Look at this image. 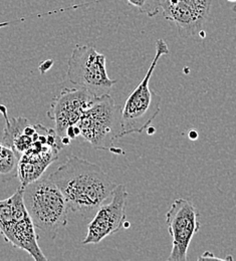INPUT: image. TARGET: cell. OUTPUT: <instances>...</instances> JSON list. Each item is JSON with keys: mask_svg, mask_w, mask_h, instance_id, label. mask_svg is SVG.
Here are the masks:
<instances>
[{"mask_svg": "<svg viewBox=\"0 0 236 261\" xmlns=\"http://www.w3.org/2000/svg\"><path fill=\"white\" fill-rule=\"evenodd\" d=\"M67 200L68 209L82 215L98 209L117 184L97 164L71 155L49 175Z\"/></svg>", "mask_w": 236, "mask_h": 261, "instance_id": "6da1fadb", "label": "cell"}, {"mask_svg": "<svg viewBox=\"0 0 236 261\" xmlns=\"http://www.w3.org/2000/svg\"><path fill=\"white\" fill-rule=\"evenodd\" d=\"M23 201L34 227L47 238L55 240L67 226L69 211L67 200L49 176L25 185Z\"/></svg>", "mask_w": 236, "mask_h": 261, "instance_id": "7a4b0ae2", "label": "cell"}, {"mask_svg": "<svg viewBox=\"0 0 236 261\" xmlns=\"http://www.w3.org/2000/svg\"><path fill=\"white\" fill-rule=\"evenodd\" d=\"M167 43L163 39L156 42V55L144 79L136 87L122 108L123 137L141 134L147 130L161 111V97L150 88V81L159 60L169 55Z\"/></svg>", "mask_w": 236, "mask_h": 261, "instance_id": "3957f363", "label": "cell"}, {"mask_svg": "<svg viewBox=\"0 0 236 261\" xmlns=\"http://www.w3.org/2000/svg\"><path fill=\"white\" fill-rule=\"evenodd\" d=\"M0 233L7 243L27 251L34 260H47L38 246L35 227L24 205L22 186L7 199L0 200Z\"/></svg>", "mask_w": 236, "mask_h": 261, "instance_id": "277c9868", "label": "cell"}, {"mask_svg": "<svg viewBox=\"0 0 236 261\" xmlns=\"http://www.w3.org/2000/svg\"><path fill=\"white\" fill-rule=\"evenodd\" d=\"M81 136L97 150H111L114 142L123 137L122 108L109 94L95 98L82 116Z\"/></svg>", "mask_w": 236, "mask_h": 261, "instance_id": "5b68a950", "label": "cell"}, {"mask_svg": "<svg viewBox=\"0 0 236 261\" xmlns=\"http://www.w3.org/2000/svg\"><path fill=\"white\" fill-rule=\"evenodd\" d=\"M68 81L96 98L109 94L117 80L109 77L104 55L91 44H76L68 62Z\"/></svg>", "mask_w": 236, "mask_h": 261, "instance_id": "8992f818", "label": "cell"}, {"mask_svg": "<svg viewBox=\"0 0 236 261\" xmlns=\"http://www.w3.org/2000/svg\"><path fill=\"white\" fill-rule=\"evenodd\" d=\"M198 211L186 198H176L166 213V224L172 238V249L167 260L186 261L193 237L200 229Z\"/></svg>", "mask_w": 236, "mask_h": 261, "instance_id": "52a82bcc", "label": "cell"}, {"mask_svg": "<svg viewBox=\"0 0 236 261\" xmlns=\"http://www.w3.org/2000/svg\"><path fill=\"white\" fill-rule=\"evenodd\" d=\"M110 203L98 208L93 220L88 225V233L83 244H98L102 239L124 228L127 220L126 207L129 194L122 184L117 185L112 193Z\"/></svg>", "mask_w": 236, "mask_h": 261, "instance_id": "ba28073f", "label": "cell"}, {"mask_svg": "<svg viewBox=\"0 0 236 261\" xmlns=\"http://www.w3.org/2000/svg\"><path fill=\"white\" fill-rule=\"evenodd\" d=\"M212 0H163V16L173 23L179 34L190 37L202 35L208 21Z\"/></svg>", "mask_w": 236, "mask_h": 261, "instance_id": "9c48e42d", "label": "cell"}, {"mask_svg": "<svg viewBox=\"0 0 236 261\" xmlns=\"http://www.w3.org/2000/svg\"><path fill=\"white\" fill-rule=\"evenodd\" d=\"M89 91L83 88L64 89L53 98L46 116L54 121L56 132L62 139L69 127L77 126L84 113L95 99Z\"/></svg>", "mask_w": 236, "mask_h": 261, "instance_id": "30bf717a", "label": "cell"}, {"mask_svg": "<svg viewBox=\"0 0 236 261\" xmlns=\"http://www.w3.org/2000/svg\"><path fill=\"white\" fill-rule=\"evenodd\" d=\"M59 151L55 147L34 141L33 146L19 157L17 177L20 180V186L24 187L39 179L49 165L59 159Z\"/></svg>", "mask_w": 236, "mask_h": 261, "instance_id": "8fae6325", "label": "cell"}, {"mask_svg": "<svg viewBox=\"0 0 236 261\" xmlns=\"http://www.w3.org/2000/svg\"><path fill=\"white\" fill-rule=\"evenodd\" d=\"M0 113L5 120L2 142L19 155L23 154L34 143V138L25 134V128L30 125L29 120L24 117L9 119L8 109L4 105H0Z\"/></svg>", "mask_w": 236, "mask_h": 261, "instance_id": "7c38bea8", "label": "cell"}, {"mask_svg": "<svg viewBox=\"0 0 236 261\" xmlns=\"http://www.w3.org/2000/svg\"><path fill=\"white\" fill-rule=\"evenodd\" d=\"M18 153L13 149L0 142V175L5 178H13L17 176Z\"/></svg>", "mask_w": 236, "mask_h": 261, "instance_id": "4fadbf2b", "label": "cell"}, {"mask_svg": "<svg viewBox=\"0 0 236 261\" xmlns=\"http://www.w3.org/2000/svg\"><path fill=\"white\" fill-rule=\"evenodd\" d=\"M129 4L136 7L141 13L149 17L156 16L161 10L163 0H127Z\"/></svg>", "mask_w": 236, "mask_h": 261, "instance_id": "5bb4252c", "label": "cell"}, {"mask_svg": "<svg viewBox=\"0 0 236 261\" xmlns=\"http://www.w3.org/2000/svg\"><path fill=\"white\" fill-rule=\"evenodd\" d=\"M54 65V61L53 60H47L44 61L41 65H39V70L41 73H45L47 70H49L51 68V66Z\"/></svg>", "mask_w": 236, "mask_h": 261, "instance_id": "9a60e30c", "label": "cell"}, {"mask_svg": "<svg viewBox=\"0 0 236 261\" xmlns=\"http://www.w3.org/2000/svg\"><path fill=\"white\" fill-rule=\"evenodd\" d=\"M206 258H213V259H220V258H218V257H215L212 253H210V252H205L204 254H203L201 257H199V260H201V259H206Z\"/></svg>", "mask_w": 236, "mask_h": 261, "instance_id": "2e32d148", "label": "cell"}, {"mask_svg": "<svg viewBox=\"0 0 236 261\" xmlns=\"http://www.w3.org/2000/svg\"><path fill=\"white\" fill-rule=\"evenodd\" d=\"M147 130H148V134L149 135H152V134H154V132H155V128H153V127H149L148 129H147Z\"/></svg>", "mask_w": 236, "mask_h": 261, "instance_id": "e0dca14e", "label": "cell"}, {"mask_svg": "<svg viewBox=\"0 0 236 261\" xmlns=\"http://www.w3.org/2000/svg\"><path fill=\"white\" fill-rule=\"evenodd\" d=\"M128 227H130V223L126 220L125 223H124V228H128Z\"/></svg>", "mask_w": 236, "mask_h": 261, "instance_id": "ac0fdd59", "label": "cell"}, {"mask_svg": "<svg viewBox=\"0 0 236 261\" xmlns=\"http://www.w3.org/2000/svg\"><path fill=\"white\" fill-rule=\"evenodd\" d=\"M9 24V22H2L0 23V28H3V27H7Z\"/></svg>", "mask_w": 236, "mask_h": 261, "instance_id": "d6986e66", "label": "cell"}, {"mask_svg": "<svg viewBox=\"0 0 236 261\" xmlns=\"http://www.w3.org/2000/svg\"><path fill=\"white\" fill-rule=\"evenodd\" d=\"M233 10H234V12H235V13H236V5H235V6H234V7H233ZM235 28H236V25H235Z\"/></svg>", "mask_w": 236, "mask_h": 261, "instance_id": "ffe728a7", "label": "cell"}, {"mask_svg": "<svg viewBox=\"0 0 236 261\" xmlns=\"http://www.w3.org/2000/svg\"><path fill=\"white\" fill-rule=\"evenodd\" d=\"M228 1H232V2H234V1H236V0H228Z\"/></svg>", "mask_w": 236, "mask_h": 261, "instance_id": "44dd1931", "label": "cell"}]
</instances>
